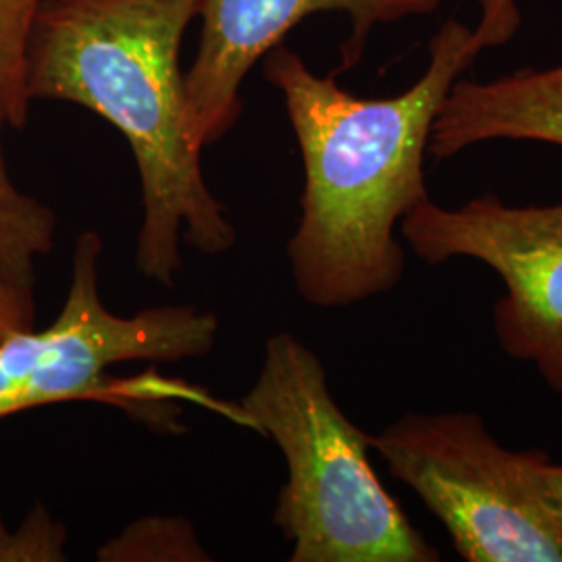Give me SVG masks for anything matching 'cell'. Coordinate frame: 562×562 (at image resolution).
I'll use <instances>...</instances> for the list:
<instances>
[{
    "label": "cell",
    "mask_w": 562,
    "mask_h": 562,
    "mask_svg": "<svg viewBox=\"0 0 562 562\" xmlns=\"http://www.w3.org/2000/svg\"><path fill=\"white\" fill-rule=\"evenodd\" d=\"M477 55L473 30L448 20L429 42L425 74L390 99L350 94L281 44L267 55L265 76L283 97L304 165L288 259L306 304L346 308L398 288L406 252L396 227L429 199L434 121Z\"/></svg>",
    "instance_id": "cell-1"
},
{
    "label": "cell",
    "mask_w": 562,
    "mask_h": 562,
    "mask_svg": "<svg viewBox=\"0 0 562 562\" xmlns=\"http://www.w3.org/2000/svg\"><path fill=\"white\" fill-rule=\"evenodd\" d=\"M201 0H46L27 53L30 99L74 102L130 142L142 225L136 267L173 285L181 240L202 255L234 248L227 209L202 176L180 48Z\"/></svg>",
    "instance_id": "cell-2"
},
{
    "label": "cell",
    "mask_w": 562,
    "mask_h": 562,
    "mask_svg": "<svg viewBox=\"0 0 562 562\" xmlns=\"http://www.w3.org/2000/svg\"><path fill=\"white\" fill-rule=\"evenodd\" d=\"M238 406L288 464L273 522L292 543L290 561H442L383 487L371 436L341 411L322 359L294 334L265 341L261 373Z\"/></svg>",
    "instance_id": "cell-3"
},
{
    "label": "cell",
    "mask_w": 562,
    "mask_h": 562,
    "mask_svg": "<svg viewBox=\"0 0 562 562\" xmlns=\"http://www.w3.org/2000/svg\"><path fill=\"white\" fill-rule=\"evenodd\" d=\"M101 255V236L81 232L69 292L55 322L42 331H20L0 341V419L59 402H106L132 411L180 398L240 423L238 404L217 402L199 387L161 378L117 380L106 373L120 362L206 357L217 341L220 322L190 304L150 306L132 317L111 313L99 290Z\"/></svg>",
    "instance_id": "cell-4"
},
{
    "label": "cell",
    "mask_w": 562,
    "mask_h": 562,
    "mask_svg": "<svg viewBox=\"0 0 562 562\" xmlns=\"http://www.w3.org/2000/svg\"><path fill=\"white\" fill-rule=\"evenodd\" d=\"M371 448L442 522L467 562H562V510L548 492L543 450H510L482 415L408 413Z\"/></svg>",
    "instance_id": "cell-5"
},
{
    "label": "cell",
    "mask_w": 562,
    "mask_h": 562,
    "mask_svg": "<svg viewBox=\"0 0 562 562\" xmlns=\"http://www.w3.org/2000/svg\"><path fill=\"white\" fill-rule=\"evenodd\" d=\"M401 232L422 261L473 259L503 280L492 308L496 340L562 394V201L519 206L490 194L450 209L427 199Z\"/></svg>",
    "instance_id": "cell-6"
},
{
    "label": "cell",
    "mask_w": 562,
    "mask_h": 562,
    "mask_svg": "<svg viewBox=\"0 0 562 562\" xmlns=\"http://www.w3.org/2000/svg\"><path fill=\"white\" fill-rule=\"evenodd\" d=\"M438 7L440 0H201V44L186 71L192 138L204 150L236 125L246 76L302 20L331 11L350 18L352 36L338 69L346 71L361 59L375 25L427 15Z\"/></svg>",
    "instance_id": "cell-7"
},
{
    "label": "cell",
    "mask_w": 562,
    "mask_h": 562,
    "mask_svg": "<svg viewBox=\"0 0 562 562\" xmlns=\"http://www.w3.org/2000/svg\"><path fill=\"white\" fill-rule=\"evenodd\" d=\"M492 140L562 146V63L498 80H457L434 121L427 155L446 161Z\"/></svg>",
    "instance_id": "cell-8"
},
{
    "label": "cell",
    "mask_w": 562,
    "mask_h": 562,
    "mask_svg": "<svg viewBox=\"0 0 562 562\" xmlns=\"http://www.w3.org/2000/svg\"><path fill=\"white\" fill-rule=\"evenodd\" d=\"M4 125L7 117L0 106V132ZM55 234L57 215L13 183L0 144V280L34 296L36 259L50 255Z\"/></svg>",
    "instance_id": "cell-9"
},
{
    "label": "cell",
    "mask_w": 562,
    "mask_h": 562,
    "mask_svg": "<svg viewBox=\"0 0 562 562\" xmlns=\"http://www.w3.org/2000/svg\"><path fill=\"white\" fill-rule=\"evenodd\" d=\"M46 0H0V106L7 125L21 130L30 117L27 53Z\"/></svg>",
    "instance_id": "cell-10"
},
{
    "label": "cell",
    "mask_w": 562,
    "mask_h": 562,
    "mask_svg": "<svg viewBox=\"0 0 562 562\" xmlns=\"http://www.w3.org/2000/svg\"><path fill=\"white\" fill-rule=\"evenodd\" d=\"M101 561H206V552L183 519H144L104 543Z\"/></svg>",
    "instance_id": "cell-11"
},
{
    "label": "cell",
    "mask_w": 562,
    "mask_h": 562,
    "mask_svg": "<svg viewBox=\"0 0 562 562\" xmlns=\"http://www.w3.org/2000/svg\"><path fill=\"white\" fill-rule=\"evenodd\" d=\"M67 531L44 506H34L18 531H9L0 517V562L65 561Z\"/></svg>",
    "instance_id": "cell-12"
},
{
    "label": "cell",
    "mask_w": 562,
    "mask_h": 562,
    "mask_svg": "<svg viewBox=\"0 0 562 562\" xmlns=\"http://www.w3.org/2000/svg\"><path fill=\"white\" fill-rule=\"evenodd\" d=\"M521 25V11L517 0H480V23L473 30V44L477 53L503 46Z\"/></svg>",
    "instance_id": "cell-13"
},
{
    "label": "cell",
    "mask_w": 562,
    "mask_h": 562,
    "mask_svg": "<svg viewBox=\"0 0 562 562\" xmlns=\"http://www.w3.org/2000/svg\"><path fill=\"white\" fill-rule=\"evenodd\" d=\"M36 306L34 296L23 294L13 285L0 280V341L34 329Z\"/></svg>",
    "instance_id": "cell-14"
},
{
    "label": "cell",
    "mask_w": 562,
    "mask_h": 562,
    "mask_svg": "<svg viewBox=\"0 0 562 562\" xmlns=\"http://www.w3.org/2000/svg\"><path fill=\"white\" fill-rule=\"evenodd\" d=\"M546 485L554 503L559 504L562 510V462H548L546 467Z\"/></svg>",
    "instance_id": "cell-15"
}]
</instances>
